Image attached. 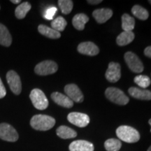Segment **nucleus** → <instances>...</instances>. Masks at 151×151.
I'll return each instance as SVG.
<instances>
[{
    "mask_svg": "<svg viewBox=\"0 0 151 151\" xmlns=\"http://www.w3.org/2000/svg\"><path fill=\"white\" fill-rule=\"evenodd\" d=\"M144 54L146 57L151 58V46L146 47L144 50Z\"/></svg>",
    "mask_w": 151,
    "mask_h": 151,
    "instance_id": "obj_31",
    "label": "nucleus"
},
{
    "mask_svg": "<svg viewBox=\"0 0 151 151\" xmlns=\"http://www.w3.org/2000/svg\"><path fill=\"white\" fill-rule=\"evenodd\" d=\"M18 134L14 127L7 123L0 124V139L9 142L18 141Z\"/></svg>",
    "mask_w": 151,
    "mask_h": 151,
    "instance_id": "obj_7",
    "label": "nucleus"
},
{
    "mask_svg": "<svg viewBox=\"0 0 151 151\" xmlns=\"http://www.w3.org/2000/svg\"><path fill=\"white\" fill-rule=\"evenodd\" d=\"M32 127L39 131H47L54 127L55 120L51 116L46 115H35L30 120Z\"/></svg>",
    "mask_w": 151,
    "mask_h": 151,
    "instance_id": "obj_1",
    "label": "nucleus"
},
{
    "mask_svg": "<svg viewBox=\"0 0 151 151\" xmlns=\"http://www.w3.org/2000/svg\"><path fill=\"white\" fill-rule=\"evenodd\" d=\"M29 98L34 106L39 110H44L48 108V100L42 90L38 88L32 90L30 92Z\"/></svg>",
    "mask_w": 151,
    "mask_h": 151,
    "instance_id": "obj_4",
    "label": "nucleus"
},
{
    "mask_svg": "<svg viewBox=\"0 0 151 151\" xmlns=\"http://www.w3.org/2000/svg\"><path fill=\"white\" fill-rule=\"evenodd\" d=\"M126 63L132 71L134 73H141L143 71L142 62L137 55L132 52H127L124 56Z\"/></svg>",
    "mask_w": 151,
    "mask_h": 151,
    "instance_id": "obj_6",
    "label": "nucleus"
},
{
    "mask_svg": "<svg viewBox=\"0 0 151 151\" xmlns=\"http://www.w3.org/2000/svg\"><path fill=\"white\" fill-rule=\"evenodd\" d=\"M31 7V4L28 1L20 4L15 10V16L18 19L24 18L27 13L30 11Z\"/></svg>",
    "mask_w": 151,
    "mask_h": 151,
    "instance_id": "obj_23",
    "label": "nucleus"
},
{
    "mask_svg": "<svg viewBox=\"0 0 151 151\" xmlns=\"http://www.w3.org/2000/svg\"><path fill=\"white\" fill-rule=\"evenodd\" d=\"M132 13L136 18L141 20H147L149 16L148 11L139 5L134 6L132 9Z\"/></svg>",
    "mask_w": 151,
    "mask_h": 151,
    "instance_id": "obj_24",
    "label": "nucleus"
},
{
    "mask_svg": "<svg viewBox=\"0 0 151 151\" xmlns=\"http://www.w3.org/2000/svg\"><path fill=\"white\" fill-rule=\"evenodd\" d=\"M92 16L98 23H104L113 16V11L110 9H99L94 10Z\"/></svg>",
    "mask_w": 151,
    "mask_h": 151,
    "instance_id": "obj_15",
    "label": "nucleus"
},
{
    "mask_svg": "<svg viewBox=\"0 0 151 151\" xmlns=\"http://www.w3.org/2000/svg\"><path fill=\"white\" fill-rule=\"evenodd\" d=\"M121 146V141L116 139H109L104 143V147L107 151H118Z\"/></svg>",
    "mask_w": 151,
    "mask_h": 151,
    "instance_id": "obj_25",
    "label": "nucleus"
},
{
    "mask_svg": "<svg viewBox=\"0 0 151 151\" xmlns=\"http://www.w3.org/2000/svg\"><path fill=\"white\" fill-rule=\"evenodd\" d=\"M70 151H94V146L92 143L85 140L73 141L69 145Z\"/></svg>",
    "mask_w": 151,
    "mask_h": 151,
    "instance_id": "obj_14",
    "label": "nucleus"
},
{
    "mask_svg": "<svg viewBox=\"0 0 151 151\" xmlns=\"http://www.w3.org/2000/svg\"><path fill=\"white\" fill-rule=\"evenodd\" d=\"M67 119L69 122L79 127H85L90 123L89 116L82 113H70L67 116Z\"/></svg>",
    "mask_w": 151,
    "mask_h": 151,
    "instance_id": "obj_9",
    "label": "nucleus"
},
{
    "mask_svg": "<svg viewBox=\"0 0 151 151\" xmlns=\"http://www.w3.org/2000/svg\"><path fill=\"white\" fill-rule=\"evenodd\" d=\"M101 1H102L101 0H88V1H87V2L90 4L96 5V4H98L101 3Z\"/></svg>",
    "mask_w": 151,
    "mask_h": 151,
    "instance_id": "obj_32",
    "label": "nucleus"
},
{
    "mask_svg": "<svg viewBox=\"0 0 151 151\" xmlns=\"http://www.w3.org/2000/svg\"><path fill=\"white\" fill-rule=\"evenodd\" d=\"M148 2H149V3H150V4H151V0H149V1H148Z\"/></svg>",
    "mask_w": 151,
    "mask_h": 151,
    "instance_id": "obj_36",
    "label": "nucleus"
},
{
    "mask_svg": "<svg viewBox=\"0 0 151 151\" xmlns=\"http://www.w3.org/2000/svg\"><path fill=\"white\" fill-rule=\"evenodd\" d=\"M120 65L116 62H110L109 67L106 71V78L111 83H116L121 77Z\"/></svg>",
    "mask_w": 151,
    "mask_h": 151,
    "instance_id": "obj_10",
    "label": "nucleus"
},
{
    "mask_svg": "<svg viewBox=\"0 0 151 151\" xmlns=\"http://www.w3.org/2000/svg\"><path fill=\"white\" fill-rule=\"evenodd\" d=\"M65 92L67 94V97L74 102L81 103L83 101V94L76 84L71 83L67 85L65 87Z\"/></svg>",
    "mask_w": 151,
    "mask_h": 151,
    "instance_id": "obj_11",
    "label": "nucleus"
},
{
    "mask_svg": "<svg viewBox=\"0 0 151 151\" xmlns=\"http://www.w3.org/2000/svg\"><path fill=\"white\" fill-rule=\"evenodd\" d=\"M58 69L56 62L52 60H45L39 63L35 68V71L39 76H47L55 73Z\"/></svg>",
    "mask_w": 151,
    "mask_h": 151,
    "instance_id": "obj_5",
    "label": "nucleus"
},
{
    "mask_svg": "<svg viewBox=\"0 0 151 151\" xmlns=\"http://www.w3.org/2000/svg\"><path fill=\"white\" fill-rule=\"evenodd\" d=\"M128 92L132 97L140 100H151V91L145 89L131 87Z\"/></svg>",
    "mask_w": 151,
    "mask_h": 151,
    "instance_id": "obj_16",
    "label": "nucleus"
},
{
    "mask_svg": "<svg viewBox=\"0 0 151 151\" xmlns=\"http://www.w3.org/2000/svg\"><path fill=\"white\" fill-rule=\"evenodd\" d=\"M6 94V90L4 86L2 81H1V78H0V99H2Z\"/></svg>",
    "mask_w": 151,
    "mask_h": 151,
    "instance_id": "obj_30",
    "label": "nucleus"
},
{
    "mask_svg": "<svg viewBox=\"0 0 151 151\" xmlns=\"http://www.w3.org/2000/svg\"><path fill=\"white\" fill-rule=\"evenodd\" d=\"M134 83L137 86L142 88H146L151 83L150 78L146 75L137 76L134 79Z\"/></svg>",
    "mask_w": 151,
    "mask_h": 151,
    "instance_id": "obj_28",
    "label": "nucleus"
},
{
    "mask_svg": "<svg viewBox=\"0 0 151 151\" xmlns=\"http://www.w3.org/2000/svg\"><path fill=\"white\" fill-rule=\"evenodd\" d=\"M89 21V18L84 14H76L73 18L72 24L76 29L78 30H83L86 24Z\"/></svg>",
    "mask_w": 151,
    "mask_h": 151,
    "instance_id": "obj_21",
    "label": "nucleus"
},
{
    "mask_svg": "<svg viewBox=\"0 0 151 151\" xmlns=\"http://www.w3.org/2000/svg\"><path fill=\"white\" fill-rule=\"evenodd\" d=\"M51 99L57 104L61 106L62 107H65V108L69 109L71 108L73 106V101L72 100L69 99L67 96L60 93V92H52L51 94Z\"/></svg>",
    "mask_w": 151,
    "mask_h": 151,
    "instance_id": "obj_13",
    "label": "nucleus"
},
{
    "mask_svg": "<svg viewBox=\"0 0 151 151\" xmlns=\"http://www.w3.org/2000/svg\"><path fill=\"white\" fill-rule=\"evenodd\" d=\"M58 5L60 10L64 14L67 15L70 14L72 11L73 3L71 0H59L58 1Z\"/></svg>",
    "mask_w": 151,
    "mask_h": 151,
    "instance_id": "obj_27",
    "label": "nucleus"
},
{
    "mask_svg": "<svg viewBox=\"0 0 151 151\" xmlns=\"http://www.w3.org/2000/svg\"><path fill=\"white\" fill-rule=\"evenodd\" d=\"M116 135L120 140L129 143H136L140 139L139 132L134 128L127 125L120 126L116 129Z\"/></svg>",
    "mask_w": 151,
    "mask_h": 151,
    "instance_id": "obj_2",
    "label": "nucleus"
},
{
    "mask_svg": "<svg viewBox=\"0 0 151 151\" xmlns=\"http://www.w3.org/2000/svg\"><path fill=\"white\" fill-rule=\"evenodd\" d=\"M105 95L107 99L112 102L119 105H126L129 99L127 96L121 90L116 88H108L105 91Z\"/></svg>",
    "mask_w": 151,
    "mask_h": 151,
    "instance_id": "obj_3",
    "label": "nucleus"
},
{
    "mask_svg": "<svg viewBox=\"0 0 151 151\" xmlns=\"http://www.w3.org/2000/svg\"><path fill=\"white\" fill-rule=\"evenodd\" d=\"M11 2L12 3H14V4H18V3H20L21 2V1H20V0H11Z\"/></svg>",
    "mask_w": 151,
    "mask_h": 151,
    "instance_id": "obj_33",
    "label": "nucleus"
},
{
    "mask_svg": "<svg viewBox=\"0 0 151 151\" xmlns=\"http://www.w3.org/2000/svg\"><path fill=\"white\" fill-rule=\"evenodd\" d=\"M57 11H58V9H57L56 7H54V6L53 7H50V8H48L46 11V12H45L44 16H43V17H44V18L48 20H52V18H53L55 14H56Z\"/></svg>",
    "mask_w": 151,
    "mask_h": 151,
    "instance_id": "obj_29",
    "label": "nucleus"
},
{
    "mask_svg": "<svg viewBox=\"0 0 151 151\" xmlns=\"http://www.w3.org/2000/svg\"><path fill=\"white\" fill-rule=\"evenodd\" d=\"M134 39V34L132 31H123L118 36L116 43L118 46H123L129 44Z\"/></svg>",
    "mask_w": 151,
    "mask_h": 151,
    "instance_id": "obj_18",
    "label": "nucleus"
},
{
    "mask_svg": "<svg viewBox=\"0 0 151 151\" xmlns=\"http://www.w3.org/2000/svg\"><path fill=\"white\" fill-rule=\"evenodd\" d=\"M78 51L83 55L94 56L99 54V49L94 43L90 42V41H86V42H83L78 45Z\"/></svg>",
    "mask_w": 151,
    "mask_h": 151,
    "instance_id": "obj_12",
    "label": "nucleus"
},
{
    "mask_svg": "<svg viewBox=\"0 0 151 151\" xmlns=\"http://www.w3.org/2000/svg\"><path fill=\"white\" fill-rule=\"evenodd\" d=\"M147 151H151V146L149 147V148L148 149V150H147Z\"/></svg>",
    "mask_w": 151,
    "mask_h": 151,
    "instance_id": "obj_35",
    "label": "nucleus"
},
{
    "mask_svg": "<svg viewBox=\"0 0 151 151\" xmlns=\"http://www.w3.org/2000/svg\"><path fill=\"white\" fill-rule=\"evenodd\" d=\"M6 79L11 91L16 95L20 94L22 91V83L18 73L14 71H9L6 74Z\"/></svg>",
    "mask_w": 151,
    "mask_h": 151,
    "instance_id": "obj_8",
    "label": "nucleus"
},
{
    "mask_svg": "<svg viewBox=\"0 0 151 151\" xmlns=\"http://www.w3.org/2000/svg\"><path fill=\"white\" fill-rule=\"evenodd\" d=\"M12 43V37L5 25L0 23V45L9 47Z\"/></svg>",
    "mask_w": 151,
    "mask_h": 151,
    "instance_id": "obj_17",
    "label": "nucleus"
},
{
    "mask_svg": "<svg viewBox=\"0 0 151 151\" xmlns=\"http://www.w3.org/2000/svg\"><path fill=\"white\" fill-rule=\"evenodd\" d=\"M67 25V22L63 17L58 16V18L54 19L51 22L52 29L58 32H62L65 29L66 26Z\"/></svg>",
    "mask_w": 151,
    "mask_h": 151,
    "instance_id": "obj_26",
    "label": "nucleus"
},
{
    "mask_svg": "<svg viewBox=\"0 0 151 151\" xmlns=\"http://www.w3.org/2000/svg\"><path fill=\"white\" fill-rule=\"evenodd\" d=\"M38 31L41 35L52 39H60L61 37V35L59 32L55 31V29L48 27V26L44 25V24H40L38 27Z\"/></svg>",
    "mask_w": 151,
    "mask_h": 151,
    "instance_id": "obj_19",
    "label": "nucleus"
},
{
    "mask_svg": "<svg viewBox=\"0 0 151 151\" xmlns=\"http://www.w3.org/2000/svg\"><path fill=\"white\" fill-rule=\"evenodd\" d=\"M135 25V20L129 14H124L122 16V28L124 31H132Z\"/></svg>",
    "mask_w": 151,
    "mask_h": 151,
    "instance_id": "obj_22",
    "label": "nucleus"
},
{
    "mask_svg": "<svg viewBox=\"0 0 151 151\" xmlns=\"http://www.w3.org/2000/svg\"><path fill=\"white\" fill-rule=\"evenodd\" d=\"M148 123L150 124V126H151V118L150 119V120H149V121H148ZM150 132H151V129H150Z\"/></svg>",
    "mask_w": 151,
    "mask_h": 151,
    "instance_id": "obj_34",
    "label": "nucleus"
},
{
    "mask_svg": "<svg viewBox=\"0 0 151 151\" xmlns=\"http://www.w3.org/2000/svg\"><path fill=\"white\" fill-rule=\"evenodd\" d=\"M56 133L58 137L63 139H72V138H75L77 136L76 132L70 127L64 125L58 127L57 129Z\"/></svg>",
    "mask_w": 151,
    "mask_h": 151,
    "instance_id": "obj_20",
    "label": "nucleus"
}]
</instances>
